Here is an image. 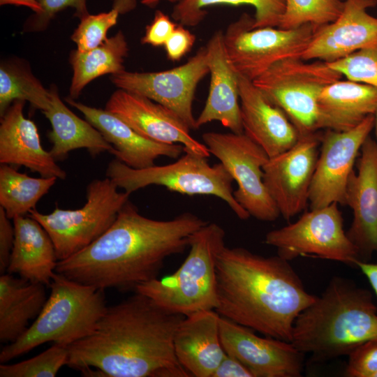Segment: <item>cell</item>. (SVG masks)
Here are the masks:
<instances>
[{"mask_svg": "<svg viewBox=\"0 0 377 377\" xmlns=\"http://www.w3.org/2000/svg\"><path fill=\"white\" fill-rule=\"evenodd\" d=\"M184 317L135 292L108 306L94 331L68 346L66 365L86 376H191L174 349Z\"/></svg>", "mask_w": 377, "mask_h": 377, "instance_id": "1", "label": "cell"}, {"mask_svg": "<svg viewBox=\"0 0 377 377\" xmlns=\"http://www.w3.org/2000/svg\"><path fill=\"white\" fill-rule=\"evenodd\" d=\"M207 223L191 212L170 220L151 219L128 200L100 237L59 260L55 272L103 290L134 291L158 278L165 259L184 252L193 235Z\"/></svg>", "mask_w": 377, "mask_h": 377, "instance_id": "2", "label": "cell"}, {"mask_svg": "<svg viewBox=\"0 0 377 377\" xmlns=\"http://www.w3.org/2000/svg\"><path fill=\"white\" fill-rule=\"evenodd\" d=\"M222 317L266 337L290 342L297 316L316 298L280 256H264L242 247L225 246L216 266Z\"/></svg>", "mask_w": 377, "mask_h": 377, "instance_id": "3", "label": "cell"}, {"mask_svg": "<svg viewBox=\"0 0 377 377\" xmlns=\"http://www.w3.org/2000/svg\"><path fill=\"white\" fill-rule=\"evenodd\" d=\"M377 338V307L372 295L351 281L333 277L325 290L296 318L290 343L323 362L348 355Z\"/></svg>", "mask_w": 377, "mask_h": 377, "instance_id": "4", "label": "cell"}, {"mask_svg": "<svg viewBox=\"0 0 377 377\" xmlns=\"http://www.w3.org/2000/svg\"><path fill=\"white\" fill-rule=\"evenodd\" d=\"M50 287V294L34 322L1 350V363L45 343L70 346L92 333L107 309L103 289L56 272Z\"/></svg>", "mask_w": 377, "mask_h": 377, "instance_id": "5", "label": "cell"}, {"mask_svg": "<svg viewBox=\"0 0 377 377\" xmlns=\"http://www.w3.org/2000/svg\"><path fill=\"white\" fill-rule=\"evenodd\" d=\"M225 236L221 226L208 222L191 237L189 253L176 272L142 283L134 292L184 316L215 310L218 305L216 266L226 246Z\"/></svg>", "mask_w": 377, "mask_h": 377, "instance_id": "6", "label": "cell"}, {"mask_svg": "<svg viewBox=\"0 0 377 377\" xmlns=\"http://www.w3.org/2000/svg\"><path fill=\"white\" fill-rule=\"evenodd\" d=\"M106 177L118 188L131 193L150 185L188 195H214L225 201L236 216L246 220L249 214L233 195L234 181L221 163L213 165L207 158L185 149L177 161L142 169L132 168L115 158L109 163Z\"/></svg>", "mask_w": 377, "mask_h": 377, "instance_id": "7", "label": "cell"}, {"mask_svg": "<svg viewBox=\"0 0 377 377\" xmlns=\"http://www.w3.org/2000/svg\"><path fill=\"white\" fill-rule=\"evenodd\" d=\"M341 77L325 61L291 57L275 63L252 82L284 112L300 137L317 131L319 96Z\"/></svg>", "mask_w": 377, "mask_h": 377, "instance_id": "8", "label": "cell"}, {"mask_svg": "<svg viewBox=\"0 0 377 377\" xmlns=\"http://www.w3.org/2000/svg\"><path fill=\"white\" fill-rule=\"evenodd\" d=\"M130 195L119 191L117 186L106 177L87 185V201L81 208L57 207L47 214L34 209L29 216L50 235L59 261L78 253L100 237L114 223Z\"/></svg>", "mask_w": 377, "mask_h": 377, "instance_id": "9", "label": "cell"}, {"mask_svg": "<svg viewBox=\"0 0 377 377\" xmlns=\"http://www.w3.org/2000/svg\"><path fill=\"white\" fill-rule=\"evenodd\" d=\"M253 24L254 18L244 13L223 33L231 64L237 73L251 81L279 61L302 57L318 29L311 24L291 29H253Z\"/></svg>", "mask_w": 377, "mask_h": 377, "instance_id": "10", "label": "cell"}, {"mask_svg": "<svg viewBox=\"0 0 377 377\" xmlns=\"http://www.w3.org/2000/svg\"><path fill=\"white\" fill-rule=\"evenodd\" d=\"M264 242L288 261L300 256L354 266L361 261L357 249L343 229L337 203L311 209L295 222L268 232Z\"/></svg>", "mask_w": 377, "mask_h": 377, "instance_id": "11", "label": "cell"}, {"mask_svg": "<svg viewBox=\"0 0 377 377\" xmlns=\"http://www.w3.org/2000/svg\"><path fill=\"white\" fill-rule=\"evenodd\" d=\"M202 138L236 182L234 197L250 216L263 221L278 219L279 211L263 182V167L269 159L265 151L244 133L207 132Z\"/></svg>", "mask_w": 377, "mask_h": 377, "instance_id": "12", "label": "cell"}, {"mask_svg": "<svg viewBox=\"0 0 377 377\" xmlns=\"http://www.w3.org/2000/svg\"><path fill=\"white\" fill-rule=\"evenodd\" d=\"M209 73L207 48L202 47L184 64L160 72H123L111 75L119 89L145 96L177 114L190 129H196L193 102L199 82Z\"/></svg>", "mask_w": 377, "mask_h": 377, "instance_id": "13", "label": "cell"}, {"mask_svg": "<svg viewBox=\"0 0 377 377\" xmlns=\"http://www.w3.org/2000/svg\"><path fill=\"white\" fill-rule=\"evenodd\" d=\"M374 123L375 116L372 114L350 130H327L322 133L320 150L309 190L311 209L332 203L346 205L348 180L359 151Z\"/></svg>", "mask_w": 377, "mask_h": 377, "instance_id": "14", "label": "cell"}, {"mask_svg": "<svg viewBox=\"0 0 377 377\" xmlns=\"http://www.w3.org/2000/svg\"><path fill=\"white\" fill-rule=\"evenodd\" d=\"M321 135L300 136L286 151L269 158L263 165V182L280 215L286 221L302 212L309 203Z\"/></svg>", "mask_w": 377, "mask_h": 377, "instance_id": "15", "label": "cell"}, {"mask_svg": "<svg viewBox=\"0 0 377 377\" xmlns=\"http://www.w3.org/2000/svg\"><path fill=\"white\" fill-rule=\"evenodd\" d=\"M254 332L220 316V339L225 352L239 360L254 377L302 376L304 353L289 341L263 337Z\"/></svg>", "mask_w": 377, "mask_h": 377, "instance_id": "16", "label": "cell"}, {"mask_svg": "<svg viewBox=\"0 0 377 377\" xmlns=\"http://www.w3.org/2000/svg\"><path fill=\"white\" fill-rule=\"evenodd\" d=\"M105 110L149 140L181 144L185 149L210 156L207 146L190 134V128L177 114L145 96L119 89L111 95Z\"/></svg>", "mask_w": 377, "mask_h": 377, "instance_id": "17", "label": "cell"}, {"mask_svg": "<svg viewBox=\"0 0 377 377\" xmlns=\"http://www.w3.org/2000/svg\"><path fill=\"white\" fill-rule=\"evenodd\" d=\"M377 0H344L343 10L333 22L316 31L302 59L327 63L377 45V17L367 13Z\"/></svg>", "mask_w": 377, "mask_h": 377, "instance_id": "18", "label": "cell"}, {"mask_svg": "<svg viewBox=\"0 0 377 377\" xmlns=\"http://www.w3.org/2000/svg\"><path fill=\"white\" fill-rule=\"evenodd\" d=\"M357 172L352 171L346 191V205L353 212L346 234L367 262L377 252V143L369 136L361 147Z\"/></svg>", "mask_w": 377, "mask_h": 377, "instance_id": "19", "label": "cell"}, {"mask_svg": "<svg viewBox=\"0 0 377 377\" xmlns=\"http://www.w3.org/2000/svg\"><path fill=\"white\" fill-rule=\"evenodd\" d=\"M243 133L269 158L294 146L300 135L284 112L270 102L253 82L238 73Z\"/></svg>", "mask_w": 377, "mask_h": 377, "instance_id": "20", "label": "cell"}, {"mask_svg": "<svg viewBox=\"0 0 377 377\" xmlns=\"http://www.w3.org/2000/svg\"><path fill=\"white\" fill-rule=\"evenodd\" d=\"M66 101L82 112L114 148L112 154L126 165L142 169L154 165L160 156L178 158L184 152L181 144H165L149 140L109 111L86 105L68 97Z\"/></svg>", "mask_w": 377, "mask_h": 377, "instance_id": "21", "label": "cell"}, {"mask_svg": "<svg viewBox=\"0 0 377 377\" xmlns=\"http://www.w3.org/2000/svg\"><path fill=\"white\" fill-rule=\"evenodd\" d=\"M24 103L15 101L1 117V164L24 166L41 177L66 179V172L43 147L37 126L24 116Z\"/></svg>", "mask_w": 377, "mask_h": 377, "instance_id": "22", "label": "cell"}, {"mask_svg": "<svg viewBox=\"0 0 377 377\" xmlns=\"http://www.w3.org/2000/svg\"><path fill=\"white\" fill-rule=\"evenodd\" d=\"M210 85L205 105L195 119V128L219 121L235 133H243L239 103L238 73L225 48L223 32L216 31L207 45Z\"/></svg>", "mask_w": 377, "mask_h": 377, "instance_id": "23", "label": "cell"}, {"mask_svg": "<svg viewBox=\"0 0 377 377\" xmlns=\"http://www.w3.org/2000/svg\"><path fill=\"white\" fill-rule=\"evenodd\" d=\"M220 316L215 310L185 316L175 332V355L191 376L212 377L226 354L220 339Z\"/></svg>", "mask_w": 377, "mask_h": 377, "instance_id": "24", "label": "cell"}, {"mask_svg": "<svg viewBox=\"0 0 377 377\" xmlns=\"http://www.w3.org/2000/svg\"><path fill=\"white\" fill-rule=\"evenodd\" d=\"M376 110V87L349 80H337L325 87L319 96L316 131L350 130Z\"/></svg>", "mask_w": 377, "mask_h": 377, "instance_id": "25", "label": "cell"}, {"mask_svg": "<svg viewBox=\"0 0 377 377\" xmlns=\"http://www.w3.org/2000/svg\"><path fill=\"white\" fill-rule=\"evenodd\" d=\"M15 239L7 272L33 283L50 285L58 263L46 230L31 216L13 219Z\"/></svg>", "mask_w": 377, "mask_h": 377, "instance_id": "26", "label": "cell"}, {"mask_svg": "<svg viewBox=\"0 0 377 377\" xmlns=\"http://www.w3.org/2000/svg\"><path fill=\"white\" fill-rule=\"evenodd\" d=\"M49 90L51 106L43 113L52 126L47 137L52 145L49 151L54 160L62 161L70 151L81 148L86 149L93 156L104 151L112 154L113 147L88 121L70 110L60 98L57 88L52 86Z\"/></svg>", "mask_w": 377, "mask_h": 377, "instance_id": "27", "label": "cell"}, {"mask_svg": "<svg viewBox=\"0 0 377 377\" xmlns=\"http://www.w3.org/2000/svg\"><path fill=\"white\" fill-rule=\"evenodd\" d=\"M47 300L45 285L9 273L0 276V341L11 343L29 327Z\"/></svg>", "mask_w": 377, "mask_h": 377, "instance_id": "28", "label": "cell"}, {"mask_svg": "<svg viewBox=\"0 0 377 377\" xmlns=\"http://www.w3.org/2000/svg\"><path fill=\"white\" fill-rule=\"evenodd\" d=\"M128 52V43L121 31L96 48L86 52L72 51L69 61L73 73L69 97L77 98L85 86L96 77L125 71L123 64Z\"/></svg>", "mask_w": 377, "mask_h": 377, "instance_id": "29", "label": "cell"}, {"mask_svg": "<svg viewBox=\"0 0 377 377\" xmlns=\"http://www.w3.org/2000/svg\"><path fill=\"white\" fill-rule=\"evenodd\" d=\"M54 177L35 178L19 172L13 166H0V206L10 219L24 216L55 184Z\"/></svg>", "mask_w": 377, "mask_h": 377, "instance_id": "30", "label": "cell"}, {"mask_svg": "<svg viewBox=\"0 0 377 377\" xmlns=\"http://www.w3.org/2000/svg\"><path fill=\"white\" fill-rule=\"evenodd\" d=\"M251 5L255 10L253 29L279 27L286 8V0H180L173 7L172 18L186 27L198 25L207 15L209 6Z\"/></svg>", "mask_w": 377, "mask_h": 377, "instance_id": "31", "label": "cell"}, {"mask_svg": "<svg viewBox=\"0 0 377 377\" xmlns=\"http://www.w3.org/2000/svg\"><path fill=\"white\" fill-rule=\"evenodd\" d=\"M16 100L28 101L42 112L50 109L51 95L30 71L18 64H1L0 68V114Z\"/></svg>", "mask_w": 377, "mask_h": 377, "instance_id": "32", "label": "cell"}, {"mask_svg": "<svg viewBox=\"0 0 377 377\" xmlns=\"http://www.w3.org/2000/svg\"><path fill=\"white\" fill-rule=\"evenodd\" d=\"M343 7V0H286L278 28L291 29L304 24L319 28L334 22Z\"/></svg>", "mask_w": 377, "mask_h": 377, "instance_id": "33", "label": "cell"}, {"mask_svg": "<svg viewBox=\"0 0 377 377\" xmlns=\"http://www.w3.org/2000/svg\"><path fill=\"white\" fill-rule=\"evenodd\" d=\"M68 357V346L54 343L39 355L15 364L1 363L0 377H54Z\"/></svg>", "mask_w": 377, "mask_h": 377, "instance_id": "34", "label": "cell"}, {"mask_svg": "<svg viewBox=\"0 0 377 377\" xmlns=\"http://www.w3.org/2000/svg\"><path fill=\"white\" fill-rule=\"evenodd\" d=\"M119 11L112 8L110 11L96 15L89 14L82 19L71 36L77 50L86 52L97 47L107 40L108 30L117 24Z\"/></svg>", "mask_w": 377, "mask_h": 377, "instance_id": "35", "label": "cell"}, {"mask_svg": "<svg viewBox=\"0 0 377 377\" xmlns=\"http://www.w3.org/2000/svg\"><path fill=\"white\" fill-rule=\"evenodd\" d=\"M327 64L347 80L377 88V45Z\"/></svg>", "mask_w": 377, "mask_h": 377, "instance_id": "36", "label": "cell"}, {"mask_svg": "<svg viewBox=\"0 0 377 377\" xmlns=\"http://www.w3.org/2000/svg\"><path fill=\"white\" fill-rule=\"evenodd\" d=\"M345 376L348 377H376L377 338L369 339L348 355Z\"/></svg>", "mask_w": 377, "mask_h": 377, "instance_id": "37", "label": "cell"}, {"mask_svg": "<svg viewBox=\"0 0 377 377\" xmlns=\"http://www.w3.org/2000/svg\"><path fill=\"white\" fill-rule=\"evenodd\" d=\"M42 13L34 15L28 20L27 27L31 30H43L50 21L59 11L72 8L75 10V15L80 19L89 14L87 0H38Z\"/></svg>", "mask_w": 377, "mask_h": 377, "instance_id": "38", "label": "cell"}, {"mask_svg": "<svg viewBox=\"0 0 377 377\" xmlns=\"http://www.w3.org/2000/svg\"><path fill=\"white\" fill-rule=\"evenodd\" d=\"M177 25L168 15L157 10L153 20L146 27L141 43L154 47L164 45Z\"/></svg>", "mask_w": 377, "mask_h": 377, "instance_id": "39", "label": "cell"}, {"mask_svg": "<svg viewBox=\"0 0 377 377\" xmlns=\"http://www.w3.org/2000/svg\"><path fill=\"white\" fill-rule=\"evenodd\" d=\"M195 36L184 26L177 24L164 44L167 57L171 61H179L192 48Z\"/></svg>", "mask_w": 377, "mask_h": 377, "instance_id": "40", "label": "cell"}, {"mask_svg": "<svg viewBox=\"0 0 377 377\" xmlns=\"http://www.w3.org/2000/svg\"><path fill=\"white\" fill-rule=\"evenodd\" d=\"M15 239L14 226L0 206V273L7 271Z\"/></svg>", "mask_w": 377, "mask_h": 377, "instance_id": "41", "label": "cell"}, {"mask_svg": "<svg viewBox=\"0 0 377 377\" xmlns=\"http://www.w3.org/2000/svg\"><path fill=\"white\" fill-rule=\"evenodd\" d=\"M212 377H254L251 371L239 360L226 354Z\"/></svg>", "mask_w": 377, "mask_h": 377, "instance_id": "42", "label": "cell"}, {"mask_svg": "<svg viewBox=\"0 0 377 377\" xmlns=\"http://www.w3.org/2000/svg\"><path fill=\"white\" fill-rule=\"evenodd\" d=\"M367 276L377 295V264L359 261L357 265Z\"/></svg>", "mask_w": 377, "mask_h": 377, "instance_id": "43", "label": "cell"}, {"mask_svg": "<svg viewBox=\"0 0 377 377\" xmlns=\"http://www.w3.org/2000/svg\"><path fill=\"white\" fill-rule=\"evenodd\" d=\"M0 4L2 5H15L23 6L31 9L35 15H40L42 13V8L38 0H0Z\"/></svg>", "mask_w": 377, "mask_h": 377, "instance_id": "44", "label": "cell"}, {"mask_svg": "<svg viewBox=\"0 0 377 377\" xmlns=\"http://www.w3.org/2000/svg\"><path fill=\"white\" fill-rule=\"evenodd\" d=\"M136 6V0H114L113 8L119 10L121 14L133 10Z\"/></svg>", "mask_w": 377, "mask_h": 377, "instance_id": "45", "label": "cell"}, {"mask_svg": "<svg viewBox=\"0 0 377 377\" xmlns=\"http://www.w3.org/2000/svg\"><path fill=\"white\" fill-rule=\"evenodd\" d=\"M162 1H167L171 3H177L180 0H140V3L148 7L154 8Z\"/></svg>", "mask_w": 377, "mask_h": 377, "instance_id": "46", "label": "cell"}, {"mask_svg": "<svg viewBox=\"0 0 377 377\" xmlns=\"http://www.w3.org/2000/svg\"><path fill=\"white\" fill-rule=\"evenodd\" d=\"M375 116V123H374V126H375V131H376V140H377V110L374 114ZM376 143H377V141H376Z\"/></svg>", "mask_w": 377, "mask_h": 377, "instance_id": "47", "label": "cell"}, {"mask_svg": "<svg viewBox=\"0 0 377 377\" xmlns=\"http://www.w3.org/2000/svg\"><path fill=\"white\" fill-rule=\"evenodd\" d=\"M376 377H377V375H376Z\"/></svg>", "mask_w": 377, "mask_h": 377, "instance_id": "48", "label": "cell"}]
</instances>
